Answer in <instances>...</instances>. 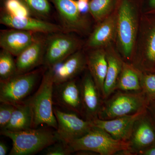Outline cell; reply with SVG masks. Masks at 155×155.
Wrapping results in <instances>:
<instances>
[{
    "mask_svg": "<svg viewBox=\"0 0 155 155\" xmlns=\"http://www.w3.org/2000/svg\"><path fill=\"white\" fill-rule=\"evenodd\" d=\"M1 134L12 141L9 155L35 154L59 140L56 130L32 128L20 131L1 130Z\"/></svg>",
    "mask_w": 155,
    "mask_h": 155,
    "instance_id": "1",
    "label": "cell"
},
{
    "mask_svg": "<svg viewBox=\"0 0 155 155\" xmlns=\"http://www.w3.org/2000/svg\"><path fill=\"white\" fill-rule=\"evenodd\" d=\"M54 85L52 69L49 67L44 74L36 92L28 99L33 114V128H37L42 124L55 130L58 128L54 112Z\"/></svg>",
    "mask_w": 155,
    "mask_h": 155,
    "instance_id": "2",
    "label": "cell"
},
{
    "mask_svg": "<svg viewBox=\"0 0 155 155\" xmlns=\"http://www.w3.org/2000/svg\"><path fill=\"white\" fill-rule=\"evenodd\" d=\"M117 91L105 99L99 113V119H110L129 116L147 108L150 101L143 91Z\"/></svg>",
    "mask_w": 155,
    "mask_h": 155,
    "instance_id": "3",
    "label": "cell"
},
{
    "mask_svg": "<svg viewBox=\"0 0 155 155\" xmlns=\"http://www.w3.org/2000/svg\"><path fill=\"white\" fill-rule=\"evenodd\" d=\"M72 153L87 151L101 155L129 153L128 141L117 140L105 130L93 127L88 133L68 143Z\"/></svg>",
    "mask_w": 155,
    "mask_h": 155,
    "instance_id": "4",
    "label": "cell"
},
{
    "mask_svg": "<svg viewBox=\"0 0 155 155\" xmlns=\"http://www.w3.org/2000/svg\"><path fill=\"white\" fill-rule=\"evenodd\" d=\"M39 72L31 71L0 81V101L13 104L26 101L36 86Z\"/></svg>",
    "mask_w": 155,
    "mask_h": 155,
    "instance_id": "5",
    "label": "cell"
},
{
    "mask_svg": "<svg viewBox=\"0 0 155 155\" xmlns=\"http://www.w3.org/2000/svg\"><path fill=\"white\" fill-rule=\"evenodd\" d=\"M58 128L56 132L59 140L69 143L83 136L93 127L91 120L80 118L78 114L54 106Z\"/></svg>",
    "mask_w": 155,
    "mask_h": 155,
    "instance_id": "6",
    "label": "cell"
},
{
    "mask_svg": "<svg viewBox=\"0 0 155 155\" xmlns=\"http://www.w3.org/2000/svg\"><path fill=\"white\" fill-rule=\"evenodd\" d=\"M117 35L122 54L130 59L137 35L135 11L128 0H122L117 16Z\"/></svg>",
    "mask_w": 155,
    "mask_h": 155,
    "instance_id": "7",
    "label": "cell"
},
{
    "mask_svg": "<svg viewBox=\"0 0 155 155\" xmlns=\"http://www.w3.org/2000/svg\"><path fill=\"white\" fill-rule=\"evenodd\" d=\"M129 154H139L155 146V123L147 110L136 120L130 138Z\"/></svg>",
    "mask_w": 155,
    "mask_h": 155,
    "instance_id": "8",
    "label": "cell"
},
{
    "mask_svg": "<svg viewBox=\"0 0 155 155\" xmlns=\"http://www.w3.org/2000/svg\"><path fill=\"white\" fill-rule=\"evenodd\" d=\"M76 38L64 33L53 34L45 45L44 63L49 68L60 63L78 51Z\"/></svg>",
    "mask_w": 155,
    "mask_h": 155,
    "instance_id": "9",
    "label": "cell"
},
{
    "mask_svg": "<svg viewBox=\"0 0 155 155\" xmlns=\"http://www.w3.org/2000/svg\"><path fill=\"white\" fill-rule=\"evenodd\" d=\"M53 97L54 105L83 116L80 84L75 79L54 84Z\"/></svg>",
    "mask_w": 155,
    "mask_h": 155,
    "instance_id": "10",
    "label": "cell"
},
{
    "mask_svg": "<svg viewBox=\"0 0 155 155\" xmlns=\"http://www.w3.org/2000/svg\"><path fill=\"white\" fill-rule=\"evenodd\" d=\"M1 24L12 28L46 34L64 33L66 29L60 25L29 17H18L6 13L0 19Z\"/></svg>",
    "mask_w": 155,
    "mask_h": 155,
    "instance_id": "11",
    "label": "cell"
},
{
    "mask_svg": "<svg viewBox=\"0 0 155 155\" xmlns=\"http://www.w3.org/2000/svg\"><path fill=\"white\" fill-rule=\"evenodd\" d=\"M146 110L129 116L110 119L97 118L91 121L93 127L105 130L115 139L128 141L136 120Z\"/></svg>",
    "mask_w": 155,
    "mask_h": 155,
    "instance_id": "12",
    "label": "cell"
},
{
    "mask_svg": "<svg viewBox=\"0 0 155 155\" xmlns=\"http://www.w3.org/2000/svg\"><path fill=\"white\" fill-rule=\"evenodd\" d=\"M80 87L83 116L86 120L96 119L102 106L103 98L89 72L84 76Z\"/></svg>",
    "mask_w": 155,
    "mask_h": 155,
    "instance_id": "13",
    "label": "cell"
},
{
    "mask_svg": "<svg viewBox=\"0 0 155 155\" xmlns=\"http://www.w3.org/2000/svg\"><path fill=\"white\" fill-rule=\"evenodd\" d=\"M86 66V57L81 51H77L64 61L51 67L52 69L54 84L75 79Z\"/></svg>",
    "mask_w": 155,
    "mask_h": 155,
    "instance_id": "14",
    "label": "cell"
},
{
    "mask_svg": "<svg viewBox=\"0 0 155 155\" xmlns=\"http://www.w3.org/2000/svg\"><path fill=\"white\" fill-rule=\"evenodd\" d=\"M55 7L61 22L67 31H81L85 21L75 0H50Z\"/></svg>",
    "mask_w": 155,
    "mask_h": 155,
    "instance_id": "15",
    "label": "cell"
},
{
    "mask_svg": "<svg viewBox=\"0 0 155 155\" xmlns=\"http://www.w3.org/2000/svg\"><path fill=\"white\" fill-rule=\"evenodd\" d=\"M36 39L31 31L12 28L1 32L0 46L17 57Z\"/></svg>",
    "mask_w": 155,
    "mask_h": 155,
    "instance_id": "16",
    "label": "cell"
},
{
    "mask_svg": "<svg viewBox=\"0 0 155 155\" xmlns=\"http://www.w3.org/2000/svg\"><path fill=\"white\" fill-rule=\"evenodd\" d=\"M45 52L44 44L41 40H35L17 57V74L30 72L43 64Z\"/></svg>",
    "mask_w": 155,
    "mask_h": 155,
    "instance_id": "17",
    "label": "cell"
},
{
    "mask_svg": "<svg viewBox=\"0 0 155 155\" xmlns=\"http://www.w3.org/2000/svg\"><path fill=\"white\" fill-rule=\"evenodd\" d=\"M117 33V17L108 16L103 20L89 38V47L98 48L110 43Z\"/></svg>",
    "mask_w": 155,
    "mask_h": 155,
    "instance_id": "18",
    "label": "cell"
},
{
    "mask_svg": "<svg viewBox=\"0 0 155 155\" xmlns=\"http://www.w3.org/2000/svg\"><path fill=\"white\" fill-rule=\"evenodd\" d=\"M86 59L89 72L103 98L104 83L108 67L107 53L104 50H94L86 57Z\"/></svg>",
    "mask_w": 155,
    "mask_h": 155,
    "instance_id": "19",
    "label": "cell"
},
{
    "mask_svg": "<svg viewBox=\"0 0 155 155\" xmlns=\"http://www.w3.org/2000/svg\"><path fill=\"white\" fill-rule=\"evenodd\" d=\"M15 105L10 122L2 130L20 131L33 128V114L28 99Z\"/></svg>",
    "mask_w": 155,
    "mask_h": 155,
    "instance_id": "20",
    "label": "cell"
},
{
    "mask_svg": "<svg viewBox=\"0 0 155 155\" xmlns=\"http://www.w3.org/2000/svg\"><path fill=\"white\" fill-rule=\"evenodd\" d=\"M108 67L104 83L103 99L105 100L116 91L117 81L122 71L123 63L114 53L107 54Z\"/></svg>",
    "mask_w": 155,
    "mask_h": 155,
    "instance_id": "21",
    "label": "cell"
},
{
    "mask_svg": "<svg viewBox=\"0 0 155 155\" xmlns=\"http://www.w3.org/2000/svg\"><path fill=\"white\" fill-rule=\"evenodd\" d=\"M142 74L131 65L124 62L117 81L116 91L128 92L142 91Z\"/></svg>",
    "mask_w": 155,
    "mask_h": 155,
    "instance_id": "22",
    "label": "cell"
},
{
    "mask_svg": "<svg viewBox=\"0 0 155 155\" xmlns=\"http://www.w3.org/2000/svg\"><path fill=\"white\" fill-rule=\"evenodd\" d=\"M114 2V0H90L88 11L96 21L101 22L109 16Z\"/></svg>",
    "mask_w": 155,
    "mask_h": 155,
    "instance_id": "23",
    "label": "cell"
},
{
    "mask_svg": "<svg viewBox=\"0 0 155 155\" xmlns=\"http://www.w3.org/2000/svg\"><path fill=\"white\" fill-rule=\"evenodd\" d=\"M17 74L16 61L13 55L2 49L0 53V81L7 80Z\"/></svg>",
    "mask_w": 155,
    "mask_h": 155,
    "instance_id": "24",
    "label": "cell"
},
{
    "mask_svg": "<svg viewBox=\"0 0 155 155\" xmlns=\"http://www.w3.org/2000/svg\"><path fill=\"white\" fill-rule=\"evenodd\" d=\"M5 8L6 13L16 17H29L31 14L22 0H6Z\"/></svg>",
    "mask_w": 155,
    "mask_h": 155,
    "instance_id": "25",
    "label": "cell"
},
{
    "mask_svg": "<svg viewBox=\"0 0 155 155\" xmlns=\"http://www.w3.org/2000/svg\"><path fill=\"white\" fill-rule=\"evenodd\" d=\"M31 13L41 17L49 15L51 5L48 0H22Z\"/></svg>",
    "mask_w": 155,
    "mask_h": 155,
    "instance_id": "26",
    "label": "cell"
},
{
    "mask_svg": "<svg viewBox=\"0 0 155 155\" xmlns=\"http://www.w3.org/2000/svg\"><path fill=\"white\" fill-rule=\"evenodd\" d=\"M145 59L149 67L155 65V25L150 30L146 43Z\"/></svg>",
    "mask_w": 155,
    "mask_h": 155,
    "instance_id": "27",
    "label": "cell"
},
{
    "mask_svg": "<svg viewBox=\"0 0 155 155\" xmlns=\"http://www.w3.org/2000/svg\"><path fill=\"white\" fill-rule=\"evenodd\" d=\"M142 91L149 101L155 100V73L143 74L141 78Z\"/></svg>",
    "mask_w": 155,
    "mask_h": 155,
    "instance_id": "28",
    "label": "cell"
},
{
    "mask_svg": "<svg viewBox=\"0 0 155 155\" xmlns=\"http://www.w3.org/2000/svg\"><path fill=\"white\" fill-rule=\"evenodd\" d=\"M68 143L59 140L45 149L44 155H69L72 153Z\"/></svg>",
    "mask_w": 155,
    "mask_h": 155,
    "instance_id": "29",
    "label": "cell"
},
{
    "mask_svg": "<svg viewBox=\"0 0 155 155\" xmlns=\"http://www.w3.org/2000/svg\"><path fill=\"white\" fill-rule=\"evenodd\" d=\"M0 105V128L2 130L8 124L15 109V105L10 103L1 102Z\"/></svg>",
    "mask_w": 155,
    "mask_h": 155,
    "instance_id": "30",
    "label": "cell"
},
{
    "mask_svg": "<svg viewBox=\"0 0 155 155\" xmlns=\"http://www.w3.org/2000/svg\"><path fill=\"white\" fill-rule=\"evenodd\" d=\"M89 1L90 0H78V8L81 14L88 11Z\"/></svg>",
    "mask_w": 155,
    "mask_h": 155,
    "instance_id": "31",
    "label": "cell"
},
{
    "mask_svg": "<svg viewBox=\"0 0 155 155\" xmlns=\"http://www.w3.org/2000/svg\"><path fill=\"white\" fill-rule=\"evenodd\" d=\"M147 110L155 123V100L150 101L148 105Z\"/></svg>",
    "mask_w": 155,
    "mask_h": 155,
    "instance_id": "32",
    "label": "cell"
},
{
    "mask_svg": "<svg viewBox=\"0 0 155 155\" xmlns=\"http://www.w3.org/2000/svg\"><path fill=\"white\" fill-rule=\"evenodd\" d=\"M8 152V147L4 142H0V155H6Z\"/></svg>",
    "mask_w": 155,
    "mask_h": 155,
    "instance_id": "33",
    "label": "cell"
},
{
    "mask_svg": "<svg viewBox=\"0 0 155 155\" xmlns=\"http://www.w3.org/2000/svg\"><path fill=\"white\" fill-rule=\"evenodd\" d=\"M140 155H155V146L148 149L142 152Z\"/></svg>",
    "mask_w": 155,
    "mask_h": 155,
    "instance_id": "34",
    "label": "cell"
},
{
    "mask_svg": "<svg viewBox=\"0 0 155 155\" xmlns=\"http://www.w3.org/2000/svg\"><path fill=\"white\" fill-rule=\"evenodd\" d=\"M149 5L151 8L155 10V0H150Z\"/></svg>",
    "mask_w": 155,
    "mask_h": 155,
    "instance_id": "35",
    "label": "cell"
}]
</instances>
